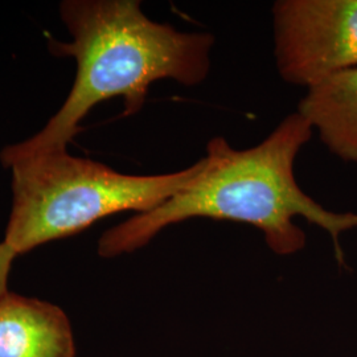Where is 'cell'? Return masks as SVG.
<instances>
[{"label": "cell", "instance_id": "6", "mask_svg": "<svg viewBox=\"0 0 357 357\" xmlns=\"http://www.w3.org/2000/svg\"><path fill=\"white\" fill-rule=\"evenodd\" d=\"M298 113L318 132L330 153L357 165V68L307 89Z\"/></svg>", "mask_w": 357, "mask_h": 357}, {"label": "cell", "instance_id": "2", "mask_svg": "<svg viewBox=\"0 0 357 357\" xmlns=\"http://www.w3.org/2000/svg\"><path fill=\"white\" fill-rule=\"evenodd\" d=\"M60 15L73 40H48L57 57H73L75 84L60 110L29 139L4 147L6 168L44 153L66 150L79 122L98 103L121 97L123 115L139 113L156 81L203 84L211 72L215 36L181 32L151 20L138 0H65Z\"/></svg>", "mask_w": 357, "mask_h": 357}, {"label": "cell", "instance_id": "1", "mask_svg": "<svg viewBox=\"0 0 357 357\" xmlns=\"http://www.w3.org/2000/svg\"><path fill=\"white\" fill-rule=\"evenodd\" d=\"M314 130L295 112L266 139L237 150L225 138L206 144L204 168L191 184L165 204L131 217L106 230L97 253L102 258L130 255L153 241L163 230L192 218H211L252 225L264 234L274 255L287 257L306 248V233L294 218L302 216L324 230L344 266L342 234L357 229V213L333 212L317 203L296 183L294 166Z\"/></svg>", "mask_w": 357, "mask_h": 357}, {"label": "cell", "instance_id": "7", "mask_svg": "<svg viewBox=\"0 0 357 357\" xmlns=\"http://www.w3.org/2000/svg\"><path fill=\"white\" fill-rule=\"evenodd\" d=\"M16 257L17 255L7 243H0V296L8 291V280Z\"/></svg>", "mask_w": 357, "mask_h": 357}, {"label": "cell", "instance_id": "4", "mask_svg": "<svg viewBox=\"0 0 357 357\" xmlns=\"http://www.w3.org/2000/svg\"><path fill=\"white\" fill-rule=\"evenodd\" d=\"M271 13L284 82L310 89L357 68V0H278Z\"/></svg>", "mask_w": 357, "mask_h": 357}, {"label": "cell", "instance_id": "3", "mask_svg": "<svg viewBox=\"0 0 357 357\" xmlns=\"http://www.w3.org/2000/svg\"><path fill=\"white\" fill-rule=\"evenodd\" d=\"M204 168V158L178 172L121 174L68 150L10 167L13 204L4 234L17 255L66 238L115 213H147L185 190Z\"/></svg>", "mask_w": 357, "mask_h": 357}, {"label": "cell", "instance_id": "5", "mask_svg": "<svg viewBox=\"0 0 357 357\" xmlns=\"http://www.w3.org/2000/svg\"><path fill=\"white\" fill-rule=\"evenodd\" d=\"M0 357H77L72 323L54 303L7 291L0 296Z\"/></svg>", "mask_w": 357, "mask_h": 357}]
</instances>
